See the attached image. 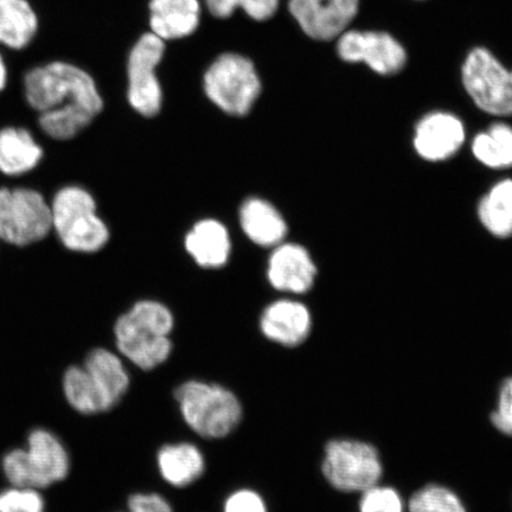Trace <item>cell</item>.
Masks as SVG:
<instances>
[{"label": "cell", "instance_id": "obj_1", "mask_svg": "<svg viewBox=\"0 0 512 512\" xmlns=\"http://www.w3.org/2000/svg\"><path fill=\"white\" fill-rule=\"evenodd\" d=\"M23 98L40 117L48 137L70 140L93 123L104 110V99L93 75L66 60L38 64L24 73Z\"/></svg>", "mask_w": 512, "mask_h": 512}, {"label": "cell", "instance_id": "obj_2", "mask_svg": "<svg viewBox=\"0 0 512 512\" xmlns=\"http://www.w3.org/2000/svg\"><path fill=\"white\" fill-rule=\"evenodd\" d=\"M175 319L164 304L142 300L124 313L114 326L120 354L143 370H153L168 361Z\"/></svg>", "mask_w": 512, "mask_h": 512}, {"label": "cell", "instance_id": "obj_3", "mask_svg": "<svg viewBox=\"0 0 512 512\" xmlns=\"http://www.w3.org/2000/svg\"><path fill=\"white\" fill-rule=\"evenodd\" d=\"M175 400L185 424L202 438H226L242 420L243 409L238 396L220 384L184 382L175 390Z\"/></svg>", "mask_w": 512, "mask_h": 512}, {"label": "cell", "instance_id": "obj_4", "mask_svg": "<svg viewBox=\"0 0 512 512\" xmlns=\"http://www.w3.org/2000/svg\"><path fill=\"white\" fill-rule=\"evenodd\" d=\"M53 229L69 251L95 253L107 245L110 232L96 214V203L83 188L61 189L51 203Z\"/></svg>", "mask_w": 512, "mask_h": 512}, {"label": "cell", "instance_id": "obj_5", "mask_svg": "<svg viewBox=\"0 0 512 512\" xmlns=\"http://www.w3.org/2000/svg\"><path fill=\"white\" fill-rule=\"evenodd\" d=\"M66 448L54 434L36 430L29 435L27 450H14L3 459V470L17 488L44 489L68 476Z\"/></svg>", "mask_w": 512, "mask_h": 512}, {"label": "cell", "instance_id": "obj_6", "mask_svg": "<svg viewBox=\"0 0 512 512\" xmlns=\"http://www.w3.org/2000/svg\"><path fill=\"white\" fill-rule=\"evenodd\" d=\"M204 92L221 111L235 117L251 112L261 94V80L246 56L222 54L210 64L203 78Z\"/></svg>", "mask_w": 512, "mask_h": 512}, {"label": "cell", "instance_id": "obj_7", "mask_svg": "<svg viewBox=\"0 0 512 512\" xmlns=\"http://www.w3.org/2000/svg\"><path fill=\"white\" fill-rule=\"evenodd\" d=\"M51 230V207L40 192L0 189V240L25 247L46 239Z\"/></svg>", "mask_w": 512, "mask_h": 512}, {"label": "cell", "instance_id": "obj_8", "mask_svg": "<svg viewBox=\"0 0 512 512\" xmlns=\"http://www.w3.org/2000/svg\"><path fill=\"white\" fill-rule=\"evenodd\" d=\"M323 475L332 488L343 492H363L382 477L379 452L360 440H331L325 446Z\"/></svg>", "mask_w": 512, "mask_h": 512}, {"label": "cell", "instance_id": "obj_9", "mask_svg": "<svg viewBox=\"0 0 512 512\" xmlns=\"http://www.w3.org/2000/svg\"><path fill=\"white\" fill-rule=\"evenodd\" d=\"M465 91L480 111L496 117L512 115V70L485 48L467 55L462 68Z\"/></svg>", "mask_w": 512, "mask_h": 512}, {"label": "cell", "instance_id": "obj_10", "mask_svg": "<svg viewBox=\"0 0 512 512\" xmlns=\"http://www.w3.org/2000/svg\"><path fill=\"white\" fill-rule=\"evenodd\" d=\"M165 48L162 38L147 32L128 56L127 99L133 110L146 118L155 117L162 108L163 91L156 69L163 60Z\"/></svg>", "mask_w": 512, "mask_h": 512}, {"label": "cell", "instance_id": "obj_11", "mask_svg": "<svg viewBox=\"0 0 512 512\" xmlns=\"http://www.w3.org/2000/svg\"><path fill=\"white\" fill-rule=\"evenodd\" d=\"M337 54L348 63H364L376 74L395 75L406 67L407 53L388 32L344 31L337 41Z\"/></svg>", "mask_w": 512, "mask_h": 512}, {"label": "cell", "instance_id": "obj_12", "mask_svg": "<svg viewBox=\"0 0 512 512\" xmlns=\"http://www.w3.org/2000/svg\"><path fill=\"white\" fill-rule=\"evenodd\" d=\"M360 0H288V11L312 40L329 42L347 31Z\"/></svg>", "mask_w": 512, "mask_h": 512}, {"label": "cell", "instance_id": "obj_13", "mask_svg": "<svg viewBox=\"0 0 512 512\" xmlns=\"http://www.w3.org/2000/svg\"><path fill=\"white\" fill-rule=\"evenodd\" d=\"M466 130L457 115L433 112L416 124L413 146L418 156L427 162H444L457 155L465 143Z\"/></svg>", "mask_w": 512, "mask_h": 512}, {"label": "cell", "instance_id": "obj_14", "mask_svg": "<svg viewBox=\"0 0 512 512\" xmlns=\"http://www.w3.org/2000/svg\"><path fill=\"white\" fill-rule=\"evenodd\" d=\"M268 280L275 290L294 294L309 292L317 267L306 248L297 243H280L268 261Z\"/></svg>", "mask_w": 512, "mask_h": 512}, {"label": "cell", "instance_id": "obj_15", "mask_svg": "<svg viewBox=\"0 0 512 512\" xmlns=\"http://www.w3.org/2000/svg\"><path fill=\"white\" fill-rule=\"evenodd\" d=\"M260 329L262 335L274 343L287 348L298 347L311 334V312L296 300H277L262 312Z\"/></svg>", "mask_w": 512, "mask_h": 512}, {"label": "cell", "instance_id": "obj_16", "mask_svg": "<svg viewBox=\"0 0 512 512\" xmlns=\"http://www.w3.org/2000/svg\"><path fill=\"white\" fill-rule=\"evenodd\" d=\"M200 22V0H151V32L163 41L189 37L200 27Z\"/></svg>", "mask_w": 512, "mask_h": 512}, {"label": "cell", "instance_id": "obj_17", "mask_svg": "<svg viewBox=\"0 0 512 512\" xmlns=\"http://www.w3.org/2000/svg\"><path fill=\"white\" fill-rule=\"evenodd\" d=\"M40 31V18L29 0H0V48L22 51Z\"/></svg>", "mask_w": 512, "mask_h": 512}, {"label": "cell", "instance_id": "obj_18", "mask_svg": "<svg viewBox=\"0 0 512 512\" xmlns=\"http://www.w3.org/2000/svg\"><path fill=\"white\" fill-rule=\"evenodd\" d=\"M243 232L255 245L277 247L287 235V224L278 209L261 198H249L240 209Z\"/></svg>", "mask_w": 512, "mask_h": 512}, {"label": "cell", "instance_id": "obj_19", "mask_svg": "<svg viewBox=\"0 0 512 512\" xmlns=\"http://www.w3.org/2000/svg\"><path fill=\"white\" fill-rule=\"evenodd\" d=\"M185 248L204 268H220L227 264L230 256L229 233L223 224L216 220L197 222L185 238Z\"/></svg>", "mask_w": 512, "mask_h": 512}, {"label": "cell", "instance_id": "obj_20", "mask_svg": "<svg viewBox=\"0 0 512 512\" xmlns=\"http://www.w3.org/2000/svg\"><path fill=\"white\" fill-rule=\"evenodd\" d=\"M157 466L166 483L184 488L202 477L206 460L200 448L194 444H169L158 451Z\"/></svg>", "mask_w": 512, "mask_h": 512}, {"label": "cell", "instance_id": "obj_21", "mask_svg": "<svg viewBox=\"0 0 512 512\" xmlns=\"http://www.w3.org/2000/svg\"><path fill=\"white\" fill-rule=\"evenodd\" d=\"M83 367L112 408L123 400L130 388L131 379L118 355L107 349H94L87 355Z\"/></svg>", "mask_w": 512, "mask_h": 512}, {"label": "cell", "instance_id": "obj_22", "mask_svg": "<svg viewBox=\"0 0 512 512\" xmlns=\"http://www.w3.org/2000/svg\"><path fill=\"white\" fill-rule=\"evenodd\" d=\"M43 150L25 128L8 127L0 131V171L19 176L40 164Z\"/></svg>", "mask_w": 512, "mask_h": 512}, {"label": "cell", "instance_id": "obj_23", "mask_svg": "<svg viewBox=\"0 0 512 512\" xmlns=\"http://www.w3.org/2000/svg\"><path fill=\"white\" fill-rule=\"evenodd\" d=\"M480 223L499 239L512 236V179H503L480 198L477 207Z\"/></svg>", "mask_w": 512, "mask_h": 512}, {"label": "cell", "instance_id": "obj_24", "mask_svg": "<svg viewBox=\"0 0 512 512\" xmlns=\"http://www.w3.org/2000/svg\"><path fill=\"white\" fill-rule=\"evenodd\" d=\"M63 390L69 405L85 415L104 413L112 409L85 367H70L64 373Z\"/></svg>", "mask_w": 512, "mask_h": 512}, {"label": "cell", "instance_id": "obj_25", "mask_svg": "<svg viewBox=\"0 0 512 512\" xmlns=\"http://www.w3.org/2000/svg\"><path fill=\"white\" fill-rule=\"evenodd\" d=\"M471 150L486 168H512V127L504 123L491 125L472 140Z\"/></svg>", "mask_w": 512, "mask_h": 512}, {"label": "cell", "instance_id": "obj_26", "mask_svg": "<svg viewBox=\"0 0 512 512\" xmlns=\"http://www.w3.org/2000/svg\"><path fill=\"white\" fill-rule=\"evenodd\" d=\"M409 512H467L460 498L446 486L426 485L416 491L408 504Z\"/></svg>", "mask_w": 512, "mask_h": 512}, {"label": "cell", "instance_id": "obj_27", "mask_svg": "<svg viewBox=\"0 0 512 512\" xmlns=\"http://www.w3.org/2000/svg\"><path fill=\"white\" fill-rule=\"evenodd\" d=\"M280 0H206L210 14L216 18H229L241 8L254 21L265 22L279 9Z\"/></svg>", "mask_w": 512, "mask_h": 512}, {"label": "cell", "instance_id": "obj_28", "mask_svg": "<svg viewBox=\"0 0 512 512\" xmlns=\"http://www.w3.org/2000/svg\"><path fill=\"white\" fill-rule=\"evenodd\" d=\"M361 512H403V501L398 491L376 484L362 492Z\"/></svg>", "mask_w": 512, "mask_h": 512}, {"label": "cell", "instance_id": "obj_29", "mask_svg": "<svg viewBox=\"0 0 512 512\" xmlns=\"http://www.w3.org/2000/svg\"><path fill=\"white\" fill-rule=\"evenodd\" d=\"M0 512H44V501L38 490L14 486L0 494Z\"/></svg>", "mask_w": 512, "mask_h": 512}, {"label": "cell", "instance_id": "obj_30", "mask_svg": "<svg viewBox=\"0 0 512 512\" xmlns=\"http://www.w3.org/2000/svg\"><path fill=\"white\" fill-rule=\"evenodd\" d=\"M491 421L499 432L512 437V377L505 380L499 389L498 405Z\"/></svg>", "mask_w": 512, "mask_h": 512}, {"label": "cell", "instance_id": "obj_31", "mask_svg": "<svg viewBox=\"0 0 512 512\" xmlns=\"http://www.w3.org/2000/svg\"><path fill=\"white\" fill-rule=\"evenodd\" d=\"M223 512H268L267 505L258 492L241 489L233 492L224 502Z\"/></svg>", "mask_w": 512, "mask_h": 512}, {"label": "cell", "instance_id": "obj_32", "mask_svg": "<svg viewBox=\"0 0 512 512\" xmlns=\"http://www.w3.org/2000/svg\"><path fill=\"white\" fill-rule=\"evenodd\" d=\"M127 512H174L166 499L157 494H134L128 498Z\"/></svg>", "mask_w": 512, "mask_h": 512}, {"label": "cell", "instance_id": "obj_33", "mask_svg": "<svg viewBox=\"0 0 512 512\" xmlns=\"http://www.w3.org/2000/svg\"><path fill=\"white\" fill-rule=\"evenodd\" d=\"M10 73L8 63H6L5 57L0 51V95H2L6 88L9 86Z\"/></svg>", "mask_w": 512, "mask_h": 512}]
</instances>
